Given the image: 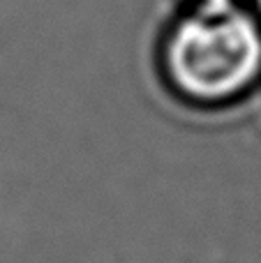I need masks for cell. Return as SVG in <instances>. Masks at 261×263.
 <instances>
[{
	"label": "cell",
	"mask_w": 261,
	"mask_h": 263,
	"mask_svg": "<svg viewBox=\"0 0 261 263\" xmlns=\"http://www.w3.org/2000/svg\"><path fill=\"white\" fill-rule=\"evenodd\" d=\"M164 60L174 86L192 100H227L259 77L261 30L236 7L199 9L176 23Z\"/></svg>",
	"instance_id": "obj_1"
},
{
	"label": "cell",
	"mask_w": 261,
	"mask_h": 263,
	"mask_svg": "<svg viewBox=\"0 0 261 263\" xmlns=\"http://www.w3.org/2000/svg\"><path fill=\"white\" fill-rule=\"evenodd\" d=\"M234 7V0H201L199 9H229Z\"/></svg>",
	"instance_id": "obj_2"
},
{
	"label": "cell",
	"mask_w": 261,
	"mask_h": 263,
	"mask_svg": "<svg viewBox=\"0 0 261 263\" xmlns=\"http://www.w3.org/2000/svg\"><path fill=\"white\" fill-rule=\"evenodd\" d=\"M257 7H259V12H261V0H257Z\"/></svg>",
	"instance_id": "obj_3"
}]
</instances>
